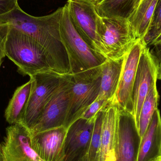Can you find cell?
Listing matches in <instances>:
<instances>
[{"label":"cell","mask_w":161,"mask_h":161,"mask_svg":"<svg viewBox=\"0 0 161 161\" xmlns=\"http://www.w3.org/2000/svg\"><path fill=\"white\" fill-rule=\"evenodd\" d=\"M62 10L63 7L49 15L35 17L25 12L19 5L0 16V25H8L33 38L47 53L53 71L66 75L69 74L70 66L60 36Z\"/></svg>","instance_id":"1"},{"label":"cell","mask_w":161,"mask_h":161,"mask_svg":"<svg viewBox=\"0 0 161 161\" xmlns=\"http://www.w3.org/2000/svg\"><path fill=\"white\" fill-rule=\"evenodd\" d=\"M9 26L5 53L17 66L19 72L31 76L53 71L49 57L44 49L29 36Z\"/></svg>","instance_id":"2"},{"label":"cell","mask_w":161,"mask_h":161,"mask_svg":"<svg viewBox=\"0 0 161 161\" xmlns=\"http://www.w3.org/2000/svg\"><path fill=\"white\" fill-rule=\"evenodd\" d=\"M60 33L69 58L70 74L99 67L108 59L90 48L81 37L72 23L66 4L60 19Z\"/></svg>","instance_id":"3"},{"label":"cell","mask_w":161,"mask_h":161,"mask_svg":"<svg viewBox=\"0 0 161 161\" xmlns=\"http://www.w3.org/2000/svg\"><path fill=\"white\" fill-rule=\"evenodd\" d=\"M101 66L70 75L69 100L64 126L67 129L82 116L97 99L101 80Z\"/></svg>","instance_id":"4"},{"label":"cell","mask_w":161,"mask_h":161,"mask_svg":"<svg viewBox=\"0 0 161 161\" xmlns=\"http://www.w3.org/2000/svg\"><path fill=\"white\" fill-rule=\"evenodd\" d=\"M97 32L108 59L125 58L138 39L128 20L124 18L100 17Z\"/></svg>","instance_id":"5"},{"label":"cell","mask_w":161,"mask_h":161,"mask_svg":"<svg viewBox=\"0 0 161 161\" xmlns=\"http://www.w3.org/2000/svg\"><path fill=\"white\" fill-rule=\"evenodd\" d=\"M66 5L72 23L81 37L93 51L105 56L97 32L100 16L97 10L95 2L92 0H68Z\"/></svg>","instance_id":"6"},{"label":"cell","mask_w":161,"mask_h":161,"mask_svg":"<svg viewBox=\"0 0 161 161\" xmlns=\"http://www.w3.org/2000/svg\"><path fill=\"white\" fill-rule=\"evenodd\" d=\"M62 75L50 71L30 76L33 85L22 122L29 130L40 118L46 104L59 86Z\"/></svg>","instance_id":"7"},{"label":"cell","mask_w":161,"mask_h":161,"mask_svg":"<svg viewBox=\"0 0 161 161\" xmlns=\"http://www.w3.org/2000/svg\"><path fill=\"white\" fill-rule=\"evenodd\" d=\"M69 74L62 75L59 86L51 97L31 134L63 126L65 125L69 100Z\"/></svg>","instance_id":"8"},{"label":"cell","mask_w":161,"mask_h":161,"mask_svg":"<svg viewBox=\"0 0 161 161\" xmlns=\"http://www.w3.org/2000/svg\"><path fill=\"white\" fill-rule=\"evenodd\" d=\"M146 46L144 41L138 39L131 50L125 56L118 88L111 101L119 109L128 112L133 115V85L140 57Z\"/></svg>","instance_id":"9"},{"label":"cell","mask_w":161,"mask_h":161,"mask_svg":"<svg viewBox=\"0 0 161 161\" xmlns=\"http://www.w3.org/2000/svg\"><path fill=\"white\" fill-rule=\"evenodd\" d=\"M1 153V161H44L32 148L30 130L22 123L7 128Z\"/></svg>","instance_id":"10"},{"label":"cell","mask_w":161,"mask_h":161,"mask_svg":"<svg viewBox=\"0 0 161 161\" xmlns=\"http://www.w3.org/2000/svg\"><path fill=\"white\" fill-rule=\"evenodd\" d=\"M158 62L146 46L140 57L133 85L132 100L134 116L138 121L143 103L153 85L157 84Z\"/></svg>","instance_id":"11"},{"label":"cell","mask_w":161,"mask_h":161,"mask_svg":"<svg viewBox=\"0 0 161 161\" xmlns=\"http://www.w3.org/2000/svg\"><path fill=\"white\" fill-rule=\"evenodd\" d=\"M95 117L79 118L68 128L60 161H82L89 148Z\"/></svg>","instance_id":"12"},{"label":"cell","mask_w":161,"mask_h":161,"mask_svg":"<svg viewBox=\"0 0 161 161\" xmlns=\"http://www.w3.org/2000/svg\"><path fill=\"white\" fill-rule=\"evenodd\" d=\"M141 141L134 115L118 109V144L115 161H138Z\"/></svg>","instance_id":"13"},{"label":"cell","mask_w":161,"mask_h":161,"mask_svg":"<svg viewBox=\"0 0 161 161\" xmlns=\"http://www.w3.org/2000/svg\"><path fill=\"white\" fill-rule=\"evenodd\" d=\"M65 126L31 134L32 148L44 161H60L67 134Z\"/></svg>","instance_id":"14"},{"label":"cell","mask_w":161,"mask_h":161,"mask_svg":"<svg viewBox=\"0 0 161 161\" xmlns=\"http://www.w3.org/2000/svg\"><path fill=\"white\" fill-rule=\"evenodd\" d=\"M118 108L109 102L103 108L98 161H115L118 144Z\"/></svg>","instance_id":"15"},{"label":"cell","mask_w":161,"mask_h":161,"mask_svg":"<svg viewBox=\"0 0 161 161\" xmlns=\"http://www.w3.org/2000/svg\"><path fill=\"white\" fill-rule=\"evenodd\" d=\"M161 116L158 108L141 138L138 161H155L160 158Z\"/></svg>","instance_id":"16"},{"label":"cell","mask_w":161,"mask_h":161,"mask_svg":"<svg viewBox=\"0 0 161 161\" xmlns=\"http://www.w3.org/2000/svg\"><path fill=\"white\" fill-rule=\"evenodd\" d=\"M125 58L107 59L101 65V85L97 99L111 101L113 99L118 88Z\"/></svg>","instance_id":"17"},{"label":"cell","mask_w":161,"mask_h":161,"mask_svg":"<svg viewBox=\"0 0 161 161\" xmlns=\"http://www.w3.org/2000/svg\"><path fill=\"white\" fill-rule=\"evenodd\" d=\"M33 85V80L29 81L16 89L5 112L7 122L10 125L22 123L27 107Z\"/></svg>","instance_id":"18"},{"label":"cell","mask_w":161,"mask_h":161,"mask_svg":"<svg viewBox=\"0 0 161 161\" xmlns=\"http://www.w3.org/2000/svg\"><path fill=\"white\" fill-rule=\"evenodd\" d=\"M158 0H142L128 19L137 39L143 40L153 20Z\"/></svg>","instance_id":"19"},{"label":"cell","mask_w":161,"mask_h":161,"mask_svg":"<svg viewBox=\"0 0 161 161\" xmlns=\"http://www.w3.org/2000/svg\"><path fill=\"white\" fill-rule=\"evenodd\" d=\"M142 0H99L95 3L98 15L103 18L127 19Z\"/></svg>","instance_id":"20"},{"label":"cell","mask_w":161,"mask_h":161,"mask_svg":"<svg viewBox=\"0 0 161 161\" xmlns=\"http://www.w3.org/2000/svg\"><path fill=\"white\" fill-rule=\"evenodd\" d=\"M159 94L157 84L152 86L143 103L138 121L137 128L141 138L145 132L154 113L158 109Z\"/></svg>","instance_id":"21"},{"label":"cell","mask_w":161,"mask_h":161,"mask_svg":"<svg viewBox=\"0 0 161 161\" xmlns=\"http://www.w3.org/2000/svg\"><path fill=\"white\" fill-rule=\"evenodd\" d=\"M103 115V108L96 115L89 148L82 161H98Z\"/></svg>","instance_id":"22"},{"label":"cell","mask_w":161,"mask_h":161,"mask_svg":"<svg viewBox=\"0 0 161 161\" xmlns=\"http://www.w3.org/2000/svg\"><path fill=\"white\" fill-rule=\"evenodd\" d=\"M161 34V0H158L153 20L144 42L147 47L152 46L153 42Z\"/></svg>","instance_id":"23"},{"label":"cell","mask_w":161,"mask_h":161,"mask_svg":"<svg viewBox=\"0 0 161 161\" xmlns=\"http://www.w3.org/2000/svg\"><path fill=\"white\" fill-rule=\"evenodd\" d=\"M111 101L104 99H97L88 107L80 118L87 120L94 118L95 117L97 113L104 108Z\"/></svg>","instance_id":"24"},{"label":"cell","mask_w":161,"mask_h":161,"mask_svg":"<svg viewBox=\"0 0 161 161\" xmlns=\"http://www.w3.org/2000/svg\"><path fill=\"white\" fill-rule=\"evenodd\" d=\"M9 28L8 25H0V67L6 56L5 45Z\"/></svg>","instance_id":"25"},{"label":"cell","mask_w":161,"mask_h":161,"mask_svg":"<svg viewBox=\"0 0 161 161\" xmlns=\"http://www.w3.org/2000/svg\"><path fill=\"white\" fill-rule=\"evenodd\" d=\"M19 5L18 0H0V16L8 13Z\"/></svg>","instance_id":"26"},{"label":"cell","mask_w":161,"mask_h":161,"mask_svg":"<svg viewBox=\"0 0 161 161\" xmlns=\"http://www.w3.org/2000/svg\"><path fill=\"white\" fill-rule=\"evenodd\" d=\"M153 47L151 53L154 56L158 62H159L161 61V42L154 45Z\"/></svg>","instance_id":"27"},{"label":"cell","mask_w":161,"mask_h":161,"mask_svg":"<svg viewBox=\"0 0 161 161\" xmlns=\"http://www.w3.org/2000/svg\"><path fill=\"white\" fill-rule=\"evenodd\" d=\"M158 79L161 80V61L158 62Z\"/></svg>","instance_id":"28"},{"label":"cell","mask_w":161,"mask_h":161,"mask_svg":"<svg viewBox=\"0 0 161 161\" xmlns=\"http://www.w3.org/2000/svg\"><path fill=\"white\" fill-rule=\"evenodd\" d=\"M161 42V34L160 35V36L157 38V39L155 41L153 44H152V46H154V45H156V44H158V43H160Z\"/></svg>","instance_id":"29"},{"label":"cell","mask_w":161,"mask_h":161,"mask_svg":"<svg viewBox=\"0 0 161 161\" xmlns=\"http://www.w3.org/2000/svg\"><path fill=\"white\" fill-rule=\"evenodd\" d=\"M1 158H2V153H1V144H0V161H1Z\"/></svg>","instance_id":"30"},{"label":"cell","mask_w":161,"mask_h":161,"mask_svg":"<svg viewBox=\"0 0 161 161\" xmlns=\"http://www.w3.org/2000/svg\"><path fill=\"white\" fill-rule=\"evenodd\" d=\"M155 161H161V158H158L156 160H155Z\"/></svg>","instance_id":"31"},{"label":"cell","mask_w":161,"mask_h":161,"mask_svg":"<svg viewBox=\"0 0 161 161\" xmlns=\"http://www.w3.org/2000/svg\"><path fill=\"white\" fill-rule=\"evenodd\" d=\"M93 1H94V2H95V3H96L97 2V1H99V0H92Z\"/></svg>","instance_id":"32"},{"label":"cell","mask_w":161,"mask_h":161,"mask_svg":"<svg viewBox=\"0 0 161 161\" xmlns=\"http://www.w3.org/2000/svg\"><path fill=\"white\" fill-rule=\"evenodd\" d=\"M160 158H161V155H160Z\"/></svg>","instance_id":"33"}]
</instances>
